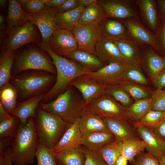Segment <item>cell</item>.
<instances>
[{"label": "cell", "instance_id": "cell-55", "mask_svg": "<svg viewBox=\"0 0 165 165\" xmlns=\"http://www.w3.org/2000/svg\"><path fill=\"white\" fill-rule=\"evenodd\" d=\"M98 1L97 0H79V6L85 8L94 3L97 2Z\"/></svg>", "mask_w": 165, "mask_h": 165}, {"label": "cell", "instance_id": "cell-8", "mask_svg": "<svg viewBox=\"0 0 165 165\" xmlns=\"http://www.w3.org/2000/svg\"><path fill=\"white\" fill-rule=\"evenodd\" d=\"M72 32L78 44V50L96 55V45L103 35L101 25L78 24Z\"/></svg>", "mask_w": 165, "mask_h": 165}, {"label": "cell", "instance_id": "cell-7", "mask_svg": "<svg viewBox=\"0 0 165 165\" xmlns=\"http://www.w3.org/2000/svg\"><path fill=\"white\" fill-rule=\"evenodd\" d=\"M86 107L90 111L101 117L130 122L127 115V108L107 94L102 95Z\"/></svg>", "mask_w": 165, "mask_h": 165}, {"label": "cell", "instance_id": "cell-46", "mask_svg": "<svg viewBox=\"0 0 165 165\" xmlns=\"http://www.w3.org/2000/svg\"><path fill=\"white\" fill-rule=\"evenodd\" d=\"M156 49V50L165 56V20L163 19L160 22L155 34Z\"/></svg>", "mask_w": 165, "mask_h": 165}, {"label": "cell", "instance_id": "cell-45", "mask_svg": "<svg viewBox=\"0 0 165 165\" xmlns=\"http://www.w3.org/2000/svg\"><path fill=\"white\" fill-rule=\"evenodd\" d=\"M49 0H21L20 4L25 12L34 13L45 8V4Z\"/></svg>", "mask_w": 165, "mask_h": 165}, {"label": "cell", "instance_id": "cell-43", "mask_svg": "<svg viewBox=\"0 0 165 165\" xmlns=\"http://www.w3.org/2000/svg\"><path fill=\"white\" fill-rule=\"evenodd\" d=\"M81 148L85 157L84 165H108L98 151L90 150L84 146Z\"/></svg>", "mask_w": 165, "mask_h": 165}, {"label": "cell", "instance_id": "cell-1", "mask_svg": "<svg viewBox=\"0 0 165 165\" xmlns=\"http://www.w3.org/2000/svg\"><path fill=\"white\" fill-rule=\"evenodd\" d=\"M39 46L51 57L57 74L56 82L43 99L47 101L65 90L71 82L77 77L87 74L88 71L76 61L58 55L50 49L48 44L39 43Z\"/></svg>", "mask_w": 165, "mask_h": 165}, {"label": "cell", "instance_id": "cell-26", "mask_svg": "<svg viewBox=\"0 0 165 165\" xmlns=\"http://www.w3.org/2000/svg\"><path fill=\"white\" fill-rule=\"evenodd\" d=\"M73 60L90 72L96 71L106 64L97 55L77 49L66 57Z\"/></svg>", "mask_w": 165, "mask_h": 165}, {"label": "cell", "instance_id": "cell-18", "mask_svg": "<svg viewBox=\"0 0 165 165\" xmlns=\"http://www.w3.org/2000/svg\"><path fill=\"white\" fill-rule=\"evenodd\" d=\"M108 130L115 136L116 140L122 141L128 138L140 137L136 128L130 122L102 117Z\"/></svg>", "mask_w": 165, "mask_h": 165}, {"label": "cell", "instance_id": "cell-25", "mask_svg": "<svg viewBox=\"0 0 165 165\" xmlns=\"http://www.w3.org/2000/svg\"><path fill=\"white\" fill-rule=\"evenodd\" d=\"M136 2L142 19L155 35L160 22L156 1L153 0H139Z\"/></svg>", "mask_w": 165, "mask_h": 165}, {"label": "cell", "instance_id": "cell-6", "mask_svg": "<svg viewBox=\"0 0 165 165\" xmlns=\"http://www.w3.org/2000/svg\"><path fill=\"white\" fill-rule=\"evenodd\" d=\"M53 64L52 61L42 51L29 46L15 55L11 73L15 75L25 71L35 70L55 75L56 71Z\"/></svg>", "mask_w": 165, "mask_h": 165}, {"label": "cell", "instance_id": "cell-11", "mask_svg": "<svg viewBox=\"0 0 165 165\" xmlns=\"http://www.w3.org/2000/svg\"><path fill=\"white\" fill-rule=\"evenodd\" d=\"M69 86L75 87L80 92L86 106L106 94L108 86L87 74L77 77Z\"/></svg>", "mask_w": 165, "mask_h": 165}, {"label": "cell", "instance_id": "cell-54", "mask_svg": "<svg viewBox=\"0 0 165 165\" xmlns=\"http://www.w3.org/2000/svg\"><path fill=\"white\" fill-rule=\"evenodd\" d=\"M157 2L163 19L165 20V0H158Z\"/></svg>", "mask_w": 165, "mask_h": 165}, {"label": "cell", "instance_id": "cell-28", "mask_svg": "<svg viewBox=\"0 0 165 165\" xmlns=\"http://www.w3.org/2000/svg\"><path fill=\"white\" fill-rule=\"evenodd\" d=\"M6 21L9 29L22 25L28 19V13L23 10L19 0H9Z\"/></svg>", "mask_w": 165, "mask_h": 165}, {"label": "cell", "instance_id": "cell-14", "mask_svg": "<svg viewBox=\"0 0 165 165\" xmlns=\"http://www.w3.org/2000/svg\"><path fill=\"white\" fill-rule=\"evenodd\" d=\"M120 20L126 27L132 39L140 44L149 45L156 50L155 35L145 28L136 17Z\"/></svg>", "mask_w": 165, "mask_h": 165}, {"label": "cell", "instance_id": "cell-36", "mask_svg": "<svg viewBox=\"0 0 165 165\" xmlns=\"http://www.w3.org/2000/svg\"><path fill=\"white\" fill-rule=\"evenodd\" d=\"M122 144V141L115 140L98 150L108 165H115L117 159L121 155Z\"/></svg>", "mask_w": 165, "mask_h": 165}, {"label": "cell", "instance_id": "cell-58", "mask_svg": "<svg viewBox=\"0 0 165 165\" xmlns=\"http://www.w3.org/2000/svg\"><path fill=\"white\" fill-rule=\"evenodd\" d=\"M5 19L4 16L2 14H0V31H3L5 27Z\"/></svg>", "mask_w": 165, "mask_h": 165}, {"label": "cell", "instance_id": "cell-38", "mask_svg": "<svg viewBox=\"0 0 165 165\" xmlns=\"http://www.w3.org/2000/svg\"><path fill=\"white\" fill-rule=\"evenodd\" d=\"M125 81L134 84L147 85L148 82L141 72L140 63L129 64L124 73Z\"/></svg>", "mask_w": 165, "mask_h": 165}, {"label": "cell", "instance_id": "cell-61", "mask_svg": "<svg viewBox=\"0 0 165 165\" xmlns=\"http://www.w3.org/2000/svg\"><path fill=\"white\" fill-rule=\"evenodd\" d=\"M163 89L165 91V87Z\"/></svg>", "mask_w": 165, "mask_h": 165}, {"label": "cell", "instance_id": "cell-15", "mask_svg": "<svg viewBox=\"0 0 165 165\" xmlns=\"http://www.w3.org/2000/svg\"><path fill=\"white\" fill-rule=\"evenodd\" d=\"M96 51V55L105 64L114 62L129 64L121 53L114 39L107 36L103 35L98 41Z\"/></svg>", "mask_w": 165, "mask_h": 165}, {"label": "cell", "instance_id": "cell-21", "mask_svg": "<svg viewBox=\"0 0 165 165\" xmlns=\"http://www.w3.org/2000/svg\"><path fill=\"white\" fill-rule=\"evenodd\" d=\"M46 94L31 97L18 103L12 116H16L19 119V127L24 126L29 118H34L36 110L40 101L44 99Z\"/></svg>", "mask_w": 165, "mask_h": 165}, {"label": "cell", "instance_id": "cell-52", "mask_svg": "<svg viewBox=\"0 0 165 165\" xmlns=\"http://www.w3.org/2000/svg\"><path fill=\"white\" fill-rule=\"evenodd\" d=\"M13 138L6 137L0 139V153L3 152L9 147L11 146Z\"/></svg>", "mask_w": 165, "mask_h": 165}, {"label": "cell", "instance_id": "cell-34", "mask_svg": "<svg viewBox=\"0 0 165 165\" xmlns=\"http://www.w3.org/2000/svg\"><path fill=\"white\" fill-rule=\"evenodd\" d=\"M15 51L3 48L0 56V88L9 82L14 64Z\"/></svg>", "mask_w": 165, "mask_h": 165}, {"label": "cell", "instance_id": "cell-32", "mask_svg": "<svg viewBox=\"0 0 165 165\" xmlns=\"http://www.w3.org/2000/svg\"><path fill=\"white\" fill-rule=\"evenodd\" d=\"M85 8L79 6L76 9L66 12L57 13L56 18L57 29H64L73 31L78 24L81 14Z\"/></svg>", "mask_w": 165, "mask_h": 165}, {"label": "cell", "instance_id": "cell-47", "mask_svg": "<svg viewBox=\"0 0 165 165\" xmlns=\"http://www.w3.org/2000/svg\"><path fill=\"white\" fill-rule=\"evenodd\" d=\"M133 164L135 165H160L158 160L148 152H144L138 156Z\"/></svg>", "mask_w": 165, "mask_h": 165}, {"label": "cell", "instance_id": "cell-44", "mask_svg": "<svg viewBox=\"0 0 165 165\" xmlns=\"http://www.w3.org/2000/svg\"><path fill=\"white\" fill-rule=\"evenodd\" d=\"M151 110L165 112V91L157 89L152 94Z\"/></svg>", "mask_w": 165, "mask_h": 165}, {"label": "cell", "instance_id": "cell-20", "mask_svg": "<svg viewBox=\"0 0 165 165\" xmlns=\"http://www.w3.org/2000/svg\"><path fill=\"white\" fill-rule=\"evenodd\" d=\"M79 120L72 124L65 132L58 143L50 149L54 156L56 153L64 149L81 145L82 134L79 128Z\"/></svg>", "mask_w": 165, "mask_h": 165}, {"label": "cell", "instance_id": "cell-53", "mask_svg": "<svg viewBox=\"0 0 165 165\" xmlns=\"http://www.w3.org/2000/svg\"><path fill=\"white\" fill-rule=\"evenodd\" d=\"M66 0H49L45 4V8H58Z\"/></svg>", "mask_w": 165, "mask_h": 165}, {"label": "cell", "instance_id": "cell-62", "mask_svg": "<svg viewBox=\"0 0 165 165\" xmlns=\"http://www.w3.org/2000/svg\"><path fill=\"white\" fill-rule=\"evenodd\" d=\"M163 118L165 119V115Z\"/></svg>", "mask_w": 165, "mask_h": 165}, {"label": "cell", "instance_id": "cell-56", "mask_svg": "<svg viewBox=\"0 0 165 165\" xmlns=\"http://www.w3.org/2000/svg\"><path fill=\"white\" fill-rule=\"evenodd\" d=\"M0 103V119L10 117L11 116Z\"/></svg>", "mask_w": 165, "mask_h": 165}, {"label": "cell", "instance_id": "cell-17", "mask_svg": "<svg viewBox=\"0 0 165 165\" xmlns=\"http://www.w3.org/2000/svg\"><path fill=\"white\" fill-rule=\"evenodd\" d=\"M139 137L143 140L147 152L155 156L158 160L165 155V141L163 140L147 127L138 125L135 127Z\"/></svg>", "mask_w": 165, "mask_h": 165}, {"label": "cell", "instance_id": "cell-42", "mask_svg": "<svg viewBox=\"0 0 165 165\" xmlns=\"http://www.w3.org/2000/svg\"><path fill=\"white\" fill-rule=\"evenodd\" d=\"M119 85L135 101L150 97L146 90L134 83L126 81Z\"/></svg>", "mask_w": 165, "mask_h": 165}, {"label": "cell", "instance_id": "cell-4", "mask_svg": "<svg viewBox=\"0 0 165 165\" xmlns=\"http://www.w3.org/2000/svg\"><path fill=\"white\" fill-rule=\"evenodd\" d=\"M39 144L33 118L19 127L11 146L13 163L16 165H30L35 161Z\"/></svg>", "mask_w": 165, "mask_h": 165}, {"label": "cell", "instance_id": "cell-31", "mask_svg": "<svg viewBox=\"0 0 165 165\" xmlns=\"http://www.w3.org/2000/svg\"><path fill=\"white\" fill-rule=\"evenodd\" d=\"M145 149V144L140 137L132 138L122 141L121 155L133 164L136 157Z\"/></svg>", "mask_w": 165, "mask_h": 165}, {"label": "cell", "instance_id": "cell-30", "mask_svg": "<svg viewBox=\"0 0 165 165\" xmlns=\"http://www.w3.org/2000/svg\"><path fill=\"white\" fill-rule=\"evenodd\" d=\"M18 95L15 87L10 82L0 88V103L12 116L18 103Z\"/></svg>", "mask_w": 165, "mask_h": 165}, {"label": "cell", "instance_id": "cell-33", "mask_svg": "<svg viewBox=\"0 0 165 165\" xmlns=\"http://www.w3.org/2000/svg\"><path fill=\"white\" fill-rule=\"evenodd\" d=\"M101 26L103 35L114 40L131 38L126 27L120 21L107 19Z\"/></svg>", "mask_w": 165, "mask_h": 165}, {"label": "cell", "instance_id": "cell-41", "mask_svg": "<svg viewBox=\"0 0 165 165\" xmlns=\"http://www.w3.org/2000/svg\"><path fill=\"white\" fill-rule=\"evenodd\" d=\"M165 115V112L150 110L138 122L135 123L134 126L135 127L140 125L152 128L163 119Z\"/></svg>", "mask_w": 165, "mask_h": 165}, {"label": "cell", "instance_id": "cell-24", "mask_svg": "<svg viewBox=\"0 0 165 165\" xmlns=\"http://www.w3.org/2000/svg\"><path fill=\"white\" fill-rule=\"evenodd\" d=\"M116 140L110 131H100L82 135L81 144L89 149L98 151Z\"/></svg>", "mask_w": 165, "mask_h": 165}, {"label": "cell", "instance_id": "cell-29", "mask_svg": "<svg viewBox=\"0 0 165 165\" xmlns=\"http://www.w3.org/2000/svg\"><path fill=\"white\" fill-rule=\"evenodd\" d=\"M98 2L84 8L78 24L101 25L104 22L107 18L103 9Z\"/></svg>", "mask_w": 165, "mask_h": 165}, {"label": "cell", "instance_id": "cell-22", "mask_svg": "<svg viewBox=\"0 0 165 165\" xmlns=\"http://www.w3.org/2000/svg\"><path fill=\"white\" fill-rule=\"evenodd\" d=\"M121 53L129 64L140 63L142 47L132 38L114 40Z\"/></svg>", "mask_w": 165, "mask_h": 165}, {"label": "cell", "instance_id": "cell-63", "mask_svg": "<svg viewBox=\"0 0 165 165\" xmlns=\"http://www.w3.org/2000/svg\"><path fill=\"white\" fill-rule=\"evenodd\" d=\"M133 165H135L134 164H133Z\"/></svg>", "mask_w": 165, "mask_h": 165}, {"label": "cell", "instance_id": "cell-23", "mask_svg": "<svg viewBox=\"0 0 165 165\" xmlns=\"http://www.w3.org/2000/svg\"><path fill=\"white\" fill-rule=\"evenodd\" d=\"M79 126L82 135L109 131L102 117L90 111L86 106L79 120Z\"/></svg>", "mask_w": 165, "mask_h": 165}, {"label": "cell", "instance_id": "cell-51", "mask_svg": "<svg viewBox=\"0 0 165 165\" xmlns=\"http://www.w3.org/2000/svg\"><path fill=\"white\" fill-rule=\"evenodd\" d=\"M153 82L157 89L162 90L165 87V69L158 74Z\"/></svg>", "mask_w": 165, "mask_h": 165}, {"label": "cell", "instance_id": "cell-60", "mask_svg": "<svg viewBox=\"0 0 165 165\" xmlns=\"http://www.w3.org/2000/svg\"><path fill=\"white\" fill-rule=\"evenodd\" d=\"M7 1L6 0H0V5L2 8H5L7 4Z\"/></svg>", "mask_w": 165, "mask_h": 165}, {"label": "cell", "instance_id": "cell-2", "mask_svg": "<svg viewBox=\"0 0 165 165\" xmlns=\"http://www.w3.org/2000/svg\"><path fill=\"white\" fill-rule=\"evenodd\" d=\"M56 79V75L48 72L30 70L12 76L9 82L16 89L21 102L46 94Z\"/></svg>", "mask_w": 165, "mask_h": 165}, {"label": "cell", "instance_id": "cell-37", "mask_svg": "<svg viewBox=\"0 0 165 165\" xmlns=\"http://www.w3.org/2000/svg\"><path fill=\"white\" fill-rule=\"evenodd\" d=\"M20 121L17 117L0 119V138L6 137L14 138L19 130Z\"/></svg>", "mask_w": 165, "mask_h": 165}, {"label": "cell", "instance_id": "cell-49", "mask_svg": "<svg viewBox=\"0 0 165 165\" xmlns=\"http://www.w3.org/2000/svg\"><path fill=\"white\" fill-rule=\"evenodd\" d=\"M151 129L159 138L165 141V119H162L156 126Z\"/></svg>", "mask_w": 165, "mask_h": 165}, {"label": "cell", "instance_id": "cell-35", "mask_svg": "<svg viewBox=\"0 0 165 165\" xmlns=\"http://www.w3.org/2000/svg\"><path fill=\"white\" fill-rule=\"evenodd\" d=\"M152 101L151 97L137 100L127 108L129 119L134 125L151 110Z\"/></svg>", "mask_w": 165, "mask_h": 165}, {"label": "cell", "instance_id": "cell-27", "mask_svg": "<svg viewBox=\"0 0 165 165\" xmlns=\"http://www.w3.org/2000/svg\"><path fill=\"white\" fill-rule=\"evenodd\" d=\"M54 157L57 165H84L85 159L80 146L64 149Z\"/></svg>", "mask_w": 165, "mask_h": 165}, {"label": "cell", "instance_id": "cell-5", "mask_svg": "<svg viewBox=\"0 0 165 165\" xmlns=\"http://www.w3.org/2000/svg\"><path fill=\"white\" fill-rule=\"evenodd\" d=\"M71 87L69 86L55 100L46 103L40 102L38 106L70 124L80 120L86 106L83 100L79 99L75 96Z\"/></svg>", "mask_w": 165, "mask_h": 165}, {"label": "cell", "instance_id": "cell-13", "mask_svg": "<svg viewBox=\"0 0 165 165\" xmlns=\"http://www.w3.org/2000/svg\"><path fill=\"white\" fill-rule=\"evenodd\" d=\"M48 44L54 53L65 57L78 49V44L73 32L64 29H59L55 31Z\"/></svg>", "mask_w": 165, "mask_h": 165}, {"label": "cell", "instance_id": "cell-9", "mask_svg": "<svg viewBox=\"0 0 165 165\" xmlns=\"http://www.w3.org/2000/svg\"><path fill=\"white\" fill-rule=\"evenodd\" d=\"M35 25L28 21L24 24L7 29V37L4 49L15 51L31 42H38L39 38Z\"/></svg>", "mask_w": 165, "mask_h": 165}, {"label": "cell", "instance_id": "cell-16", "mask_svg": "<svg viewBox=\"0 0 165 165\" xmlns=\"http://www.w3.org/2000/svg\"><path fill=\"white\" fill-rule=\"evenodd\" d=\"M98 2L103 9L107 18L120 20L136 17L134 11L127 0H98Z\"/></svg>", "mask_w": 165, "mask_h": 165}, {"label": "cell", "instance_id": "cell-19", "mask_svg": "<svg viewBox=\"0 0 165 165\" xmlns=\"http://www.w3.org/2000/svg\"><path fill=\"white\" fill-rule=\"evenodd\" d=\"M141 58L150 78L154 82L158 74L165 69V57L148 47H143Z\"/></svg>", "mask_w": 165, "mask_h": 165}, {"label": "cell", "instance_id": "cell-12", "mask_svg": "<svg viewBox=\"0 0 165 165\" xmlns=\"http://www.w3.org/2000/svg\"><path fill=\"white\" fill-rule=\"evenodd\" d=\"M129 64L120 62H112L87 75L107 86L120 85L126 82L124 73Z\"/></svg>", "mask_w": 165, "mask_h": 165}, {"label": "cell", "instance_id": "cell-39", "mask_svg": "<svg viewBox=\"0 0 165 165\" xmlns=\"http://www.w3.org/2000/svg\"><path fill=\"white\" fill-rule=\"evenodd\" d=\"M106 94L126 108L129 107L134 103L131 97L119 85L108 86Z\"/></svg>", "mask_w": 165, "mask_h": 165}, {"label": "cell", "instance_id": "cell-50", "mask_svg": "<svg viewBox=\"0 0 165 165\" xmlns=\"http://www.w3.org/2000/svg\"><path fill=\"white\" fill-rule=\"evenodd\" d=\"M13 163L12 148L10 146L4 151L3 157H0V165H12Z\"/></svg>", "mask_w": 165, "mask_h": 165}, {"label": "cell", "instance_id": "cell-57", "mask_svg": "<svg viewBox=\"0 0 165 165\" xmlns=\"http://www.w3.org/2000/svg\"><path fill=\"white\" fill-rule=\"evenodd\" d=\"M128 161L127 159L121 155L117 159L115 165H128Z\"/></svg>", "mask_w": 165, "mask_h": 165}, {"label": "cell", "instance_id": "cell-3", "mask_svg": "<svg viewBox=\"0 0 165 165\" xmlns=\"http://www.w3.org/2000/svg\"><path fill=\"white\" fill-rule=\"evenodd\" d=\"M33 119L39 143L50 149L58 143L72 124L39 106Z\"/></svg>", "mask_w": 165, "mask_h": 165}, {"label": "cell", "instance_id": "cell-59", "mask_svg": "<svg viewBox=\"0 0 165 165\" xmlns=\"http://www.w3.org/2000/svg\"><path fill=\"white\" fill-rule=\"evenodd\" d=\"M158 160L160 165H165V155L160 156L158 159Z\"/></svg>", "mask_w": 165, "mask_h": 165}, {"label": "cell", "instance_id": "cell-48", "mask_svg": "<svg viewBox=\"0 0 165 165\" xmlns=\"http://www.w3.org/2000/svg\"><path fill=\"white\" fill-rule=\"evenodd\" d=\"M79 6V0H66L57 8L58 13H62L76 9Z\"/></svg>", "mask_w": 165, "mask_h": 165}, {"label": "cell", "instance_id": "cell-10", "mask_svg": "<svg viewBox=\"0 0 165 165\" xmlns=\"http://www.w3.org/2000/svg\"><path fill=\"white\" fill-rule=\"evenodd\" d=\"M57 13V8H45L38 12L28 13V21L38 27L43 44H48L52 34L57 29L56 22Z\"/></svg>", "mask_w": 165, "mask_h": 165}, {"label": "cell", "instance_id": "cell-40", "mask_svg": "<svg viewBox=\"0 0 165 165\" xmlns=\"http://www.w3.org/2000/svg\"><path fill=\"white\" fill-rule=\"evenodd\" d=\"M37 165H57L50 149L39 143L35 154Z\"/></svg>", "mask_w": 165, "mask_h": 165}]
</instances>
